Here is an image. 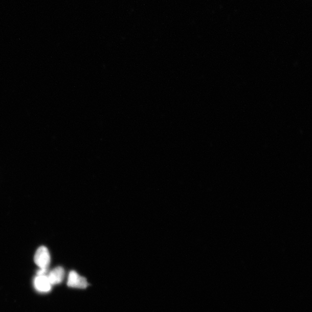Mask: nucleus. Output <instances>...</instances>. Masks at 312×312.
<instances>
[{
	"label": "nucleus",
	"instance_id": "f257e3e1",
	"mask_svg": "<svg viewBox=\"0 0 312 312\" xmlns=\"http://www.w3.org/2000/svg\"><path fill=\"white\" fill-rule=\"evenodd\" d=\"M34 262L39 269H48L51 263V255L46 247H39L34 256Z\"/></svg>",
	"mask_w": 312,
	"mask_h": 312
},
{
	"label": "nucleus",
	"instance_id": "f03ea898",
	"mask_svg": "<svg viewBox=\"0 0 312 312\" xmlns=\"http://www.w3.org/2000/svg\"><path fill=\"white\" fill-rule=\"evenodd\" d=\"M68 285L69 287L84 289L89 284L85 278L80 276L77 272L71 271L69 274Z\"/></svg>",
	"mask_w": 312,
	"mask_h": 312
},
{
	"label": "nucleus",
	"instance_id": "7ed1b4c3",
	"mask_svg": "<svg viewBox=\"0 0 312 312\" xmlns=\"http://www.w3.org/2000/svg\"><path fill=\"white\" fill-rule=\"evenodd\" d=\"M33 285L35 291L40 293L50 292L52 287L47 275H36L33 280Z\"/></svg>",
	"mask_w": 312,
	"mask_h": 312
},
{
	"label": "nucleus",
	"instance_id": "20e7f679",
	"mask_svg": "<svg viewBox=\"0 0 312 312\" xmlns=\"http://www.w3.org/2000/svg\"><path fill=\"white\" fill-rule=\"evenodd\" d=\"M49 280L52 285L60 284L65 277V271L61 266H57L47 274Z\"/></svg>",
	"mask_w": 312,
	"mask_h": 312
}]
</instances>
